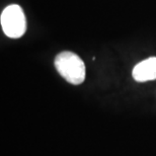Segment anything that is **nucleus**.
I'll list each match as a JSON object with an SVG mask.
<instances>
[{"instance_id":"f257e3e1","label":"nucleus","mask_w":156,"mask_h":156,"mask_svg":"<svg viewBox=\"0 0 156 156\" xmlns=\"http://www.w3.org/2000/svg\"><path fill=\"white\" fill-rule=\"evenodd\" d=\"M55 67L58 73L67 82L79 85L85 80V64L79 56L70 51L61 52L55 58Z\"/></svg>"},{"instance_id":"f03ea898","label":"nucleus","mask_w":156,"mask_h":156,"mask_svg":"<svg viewBox=\"0 0 156 156\" xmlns=\"http://www.w3.org/2000/svg\"><path fill=\"white\" fill-rule=\"evenodd\" d=\"M1 27L5 36L18 39L27 32V20L23 8L17 4L8 5L3 9L0 16Z\"/></svg>"},{"instance_id":"7ed1b4c3","label":"nucleus","mask_w":156,"mask_h":156,"mask_svg":"<svg viewBox=\"0 0 156 156\" xmlns=\"http://www.w3.org/2000/svg\"><path fill=\"white\" fill-rule=\"evenodd\" d=\"M132 76L137 82L156 79V57H150L141 61L134 67Z\"/></svg>"}]
</instances>
